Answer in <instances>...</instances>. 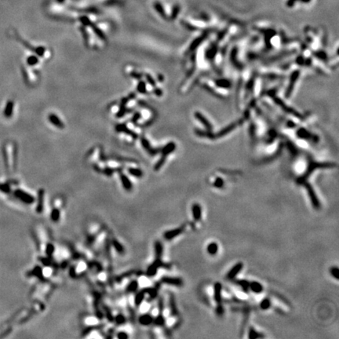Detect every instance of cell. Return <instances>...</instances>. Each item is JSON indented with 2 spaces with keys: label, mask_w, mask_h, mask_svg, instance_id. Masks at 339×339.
I'll return each instance as SVG.
<instances>
[{
  "label": "cell",
  "mask_w": 339,
  "mask_h": 339,
  "mask_svg": "<svg viewBox=\"0 0 339 339\" xmlns=\"http://www.w3.org/2000/svg\"><path fill=\"white\" fill-rule=\"evenodd\" d=\"M222 286L219 283H216L214 287V298L216 301V312L218 316H222L224 313V308L222 305Z\"/></svg>",
  "instance_id": "obj_1"
},
{
  "label": "cell",
  "mask_w": 339,
  "mask_h": 339,
  "mask_svg": "<svg viewBox=\"0 0 339 339\" xmlns=\"http://www.w3.org/2000/svg\"><path fill=\"white\" fill-rule=\"evenodd\" d=\"M305 185L306 189H307V191H308L310 200H311V203L312 204V206L314 207V208L317 210L319 209V208H320V204H319V200H318L316 195V193L314 192V189L312 188L311 185L307 184L306 182L305 183Z\"/></svg>",
  "instance_id": "obj_2"
},
{
  "label": "cell",
  "mask_w": 339,
  "mask_h": 339,
  "mask_svg": "<svg viewBox=\"0 0 339 339\" xmlns=\"http://www.w3.org/2000/svg\"><path fill=\"white\" fill-rule=\"evenodd\" d=\"M162 266H163V263L161 261L160 258H156V261H155L154 262H152V264H151L149 266V268H148V270H147V276L150 277L154 276L156 274V272H157L158 269H159L160 267H162Z\"/></svg>",
  "instance_id": "obj_3"
},
{
  "label": "cell",
  "mask_w": 339,
  "mask_h": 339,
  "mask_svg": "<svg viewBox=\"0 0 339 339\" xmlns=\"http://www.w3.org/2000/svg\"><path fill=\"white\" fill-rule=\"evenodd\" d=\"M162 283L165 284H168V285H171V286H176V287H181L183 285V281L182 279L180 278H175V277H163L161 279Z\"/></svg>",
  "instance_id": "obj_4"
},
{
  "label": "cell",
  "mask_w": 339,
  "mask_h": 339,
  "mask_svg": "<svg viewBox=\"0 0 339 339\" xmlns=\"http://www.w3.org/2000/svg\"><path fill=\"white\" fill-rule=\"evenodd\" d=\"M183 231H184V227H180V228H178V229H172V230H170V231L166 232V233H164V235H163V236H164V238H165L166 240H171L174 238H175V237L178 236L180 234H182V233H183Z\"/></svg>",
  "instance_id": "obj_5"
},
{
  "label": "cell",
  "mask_w": 339,
  "mask_h": 339,
  "mask_svg": "<svg viewBox=\"0 0 339 339\" xmlns=\"http://www.w3.org/2000/svg\"><path fill=\"white\" fill-rule=\"evenodd\" d=\"M243 267V263H241V262L237 263L236 265H235L231 269H230V271L227 273L226 278H227L228 279H233L236 276L237 274H238L239 272H240V271L242 270Z\"/></svg>",
  "instance_id": "obj_6"
},
{
  "label": "cell",
  "mask_w": 339,
  "mask_h": 339,
  "mask_svg": "<svg viewBox=\"0 0 339 339\" xmlns=\"http://www.w3.org/2000/svg\"><path fill=\"white\" fill-rule=\"evenodd\" d=\"M15 194H16V196H17L18 198H20V200H22L23 202H24V203H26V204H32V203L34 202L33 197L30 196L29 194H28V193L23 192V191L17 190V192L15 193Z\"/></svg>",
  "instance_id": "obj_7"
},
{
  "label": "cell",
  "mask_w": 339,
  "mask_h": 339,
  "mask_svg": "<svg viewBox=\"0 0 339 339\" xmlns=\"http://www.w3.org/2000/svg\"><path fill=\"white\" fill-rule=\"evenodd\" d=\"M153 320H154V317L150 314L143 313L138 318V322L143 326H149L153 323Z\"/></svg>",
  "instance_id": "obj_8"
},
{
  "label": "cell",
  "mask_w": 339,
  "mask_h": 339,
  "mask_svg": "<svg viewBox=\"0 0 339 339\" xmlns=\"http://www.w3.org/2000/svg\"><path fill=\"white\" fill-rule=\"evenodd\" d=\"M44 194L45 192L42 189H40L39 191V194H38V203H37V207H36V211L38 213H42V210H43V204H44Z\"/></svg>",
  "instance_id": "obj_9"
},
{
  "label": "cell",
  "mask_w": 339,
  "mask_h": 339,
  "mask_svg": "<svg viewBox=\"0 0 339 339\" xmlns=\"http://www.w3.org/2000/svg\"><path fill=\"white\" fill-rule=\"evenodd\" d=\"M49 121L52 123L53 125H54L56 127L59 129H63L64 128V123L61 121V119H59L58 116H57L54 114H50L48 116Z\"/></svg>",
  "instance_id": "obj_10"
},
{
  "label": "cell",
  "mask_w": 339,
  "mask_h": 339,
  "mask_svg": "<svg viewBox=\"0 0 339 339\" xmlns=\"http://www.w3.org/2000/svg\"><path fill=\"white\" fill-rule=\"evenodd\" d=\"M192 213L193 216L196 221H200L202 218V209L201 207L198 204H194L192 207Z\"/></svg>",
  "instance_id": "obj_11"
},
{
  "label": "cell",
  "mask_w": 339,
  "mask_h": 339,
  "mask_svg": "<svg viewBox=\"0 0 339 339\" xmlns=\"http://www.w3.org/2000/svg\"><path fill=\"white\" fill-rule=\"evenodd\" d=\"M249 289L251 290V291L256 294H259L263 291V287H262L261 284L258 282H256V281L250 283Z\"/></svg>",
  "instance_id": "obj_12"
},
{
  "label": "cell",
  "mask_w": 339,
  "mask_h": 339,
  "mask_svg": "<svg viewBox=\"0 0 339 339\" xmlns=\"http://www.w3.org/2000/svg\"><path fill=\"white\" fill-rule=\"evenodd\" d=\"M120 179H121L122 184H123V186L124 187L125 190L127 191L131 190V189H132V185H131V182H130V179L127 177V175H125L124 174H122L121 173V174H120Z\"/></svg>",
  "instance_id": "obj_13"
},
{
  "label": "cell",
  "mask_w": 339,
  "mask_h": 339,
  "mask_svg": "<svg viewBox=\"0 0 339 339\" xmlns=\"http://www.w3.org/2000/svg\"><path fill=\"white\" fill-rule=\"evenodd\" d=\"M87 268H88V265H87L86 262L83 261H80L78 262L76 266L75 267V272H76V274L84 272L87 269Z\"/></svg>",
  "instance_id": "obj_14"
},
{
  "label": "cell",
  "mask_w": 339,
  "mask_h": 339,
  "mask_svg": "<svg viewBox=\"0 0 339 339\" xmlns=\"http://www.w3.org/2000/svg\"><path fill=\"white\" fill-rule=\"evenodd\" d=\"M13 112V101H8V103L6 104V108H5V111H4V115H5L6 117L9 118L12 116Z\"/></svg>",
  "instance_id": "obj_15"
},
{
  "label": "cell",
  "mask_w": 339,
  "mask_h": 339,
  "mask_svg": "<svg viewBox=\"0 0 339 339\" xmlns=\"http://www.w3.org/2000/svg\"><path fill=\"white\" fill-rule=\"evenodd\" d=\"M60 218H61V212H60V210H59L58 208L54 207V208L52 210L51 214H50V218H51V220L53 221V222H57L59 220H60Z\"/></svg>",
  "instance_id": "obj_16"
},
{
  "label": "cell",
  "mask_w": 339,
  "mask_h": 339,
  "mask_svg": "<svg viewBox=\"0 0 339 339\" xmlns=\"http://www.w3.org/2000/svg\"><path fill=\"white\" fill-rule=\"evenodd\" d=\"M163 248L162 243L160 241H156V243H155V253H156V258H161L162 254H163Z\"/></svg>",
  "instance_id": "obj_17"
},
{
  "label": "cell",
  "mask_w": 339,
  "mask_h": 339,
  "mask_svg": "<svg viewBox=\"0 0 339 339\" xmlns=\"http://www.w3.org/2000/svg\"><path fill=\"white\" fill-rule=\"evenodd\" d=\"M85 324L89 326H94L98 323V319L94 316H86L84 319Z\"/></svg>",
  "instance_id": "obj_18"
},
{
  "label": "cell",
  "mask_w": 339,
  "mask_h": 339,
  "mask_svg": "<svg viewBox=\"0 0 339 339\" xmlns=\"http://www.w3.org/2000/svg\"><path fill=\"white\" fill-rule=\"evenodd\" d=\"M207 252L211 255H215L218 251V246L216 243L212 242L207 246Z\"/></svg>",
  "instance_id": "obj_19"
},
{
  "label": "cell",
  "mask_w": 339,
  "mask_h": 339,
  "mask_svg": "<svg viewBox=\"0 0 339 339\" xmlns=\"http://www.w3.org/2000/svg\"><path fill=\"white\" fill-rule=\"evenodd\" d=\"M145 290H142V291L139 292L138 294L136 295L135 298H134V302L137 306L139 305L145 299Z\"/></svg>",
  "instance_id": "obj_20"
},
{
  "label": "cell",
  "mask_w": 339,
  "mask_h": 339,
  "mask_svg": "<svg viewBox=\"0 0 339 339\" xmlns=\"http://www.w3.org/2000/svg\"><path fill=\"white\" fill-rule=\"evenodd\" d=\"M139 305H140L139 310L141 313H145L146 312H148L149 309H150V305H149V301H143Z\"/></svg>",
  "instance_id": "obj_21"
},
{
  "label": "cell",
  "mask_w": 339,
  "mask_h": 339,
  "mask_svg": "<svg viewBox=\"0 0 339 339\" xmlns=\"http://www.w3.org/2000/svg\"><path fill=\"white\" fill-rule=\"evenodd\" d=\"M149 278H148L147 276H140L139 279L138 280V286L143 287L148 286V285H149Z\"/></svg>",
  "instance_id": "obj_22"
},
{
  "label": "cell",
  "mask_w": 339,
  "mask_h": 339,
  "mask_svg": "<svg viewBox=\"0 0 339 339\" xmlns=\"http://www.w3.org/2000/svg\"><path fill=\"white\" fill-rule=\"evenodd\" d=\"M128 171L131 175L136 177V178H141V177L142 176V174H142V171H141L140 169L129 168Z\"/></svg>",
  "instance_id": "obj_23"
},
{
  "label": "cell",
  "mask_w": 339,
  "mask_h": 339,
  "mask_svg": "<svg viewBox=\"0 0 339 339\" xmlns=\"http://www.w3.org/2000/svg\"><path fill=\"white\" fill-rule=\"evenodd\" d=\"M42 276L43 277L51 276L52 273H53V268H52L51 266L46 265L43 269H42Z\"/></svg>",
  "instance_id": "obj_24"
},
{
  "label": "cell",
  "mask_w": 339,
  "mask_h": 339,
  "mask_svg": "<svg viewBox=\"0 0 339 339\" xmlns=\"http://www.w3.org/2000/svg\"><path fill=\"white\" fill-rule=\"evenodd\" d=\"M138 281H133V282L130 283L127 285V290L128 292H134L136 290L138 289Z\"/></svg>",
  "instance_id": "obj_25"
},
{
  "label": "cell",
  "mask_w": 339,
  "mask_h": 339,
  "mask_svg": "<svg viewBox=\"0 0 339 339\" xmlns=\"http://www.w3.org/2000/svg\"><path fill=\"white\" fill-rule=\"evenodd\" d=\"M54 250H55L54 249V246H53L52 243H48L46 245V247H45L46 254L49 257L53 255V254L54 253Z\"/></svg>",
  "instance_id": "obj_26"
},
{
  "label": "cell",
  "mask_w": 339,
  "mask_h": 339,
  "mask_svg": "<svg viewBox=\"0 0 339 339\" xmlns=\"http://www.w3.org/2000/svg\"><path fill=\"white\" fill-rule=\"evenodd\" d=\"M270 306H271V301H270L269 299H268V298L263 299V300L261 301V304H260L261 308V309H264V310L269 309V308H270Z\"/></svg>",
  "instance_id": "obj_27"
},
{
  "label": "cell",
  "mask_w": 339,
  "mask_h": 339,
  "mask_svg": "<svg viewBox=\"0 0 339 339\" xmlns=\"http://www.w3.org/2000/svg\"><path fill=\"white\" fill-rule=\"evenodd\" d=\"M237 284H238V285H240V286L243 288V290L244 291L247 292L248 290H250L249 289L250 283L248 282V281H246V280L237 281Z\"/></svg>",
  "instance_id": "obj_28"
},
{
  "label": "cell",
  "mask_w": 339,
  "mask_h": 339,
  "mask_svg": "<svg viewBox=\"0 0 339 339\" xmlns=\"http://www.w3.org/2000/svg\"><path fill=\"white\" fill-rule=\"evenodd\" d=\"M112 244H113V247H115V249L117 251V252H119V254H123V251H124V250H123V246L119 243L117 240H112Z\"/></svg>",
  "instance_id": "obj_29"
},
{
  "label": "cell",
  "mask_w": 339,
  "mask_h": 339,
  "mask_svg": "<svg viewBox=\"0 0 339 339\" xmlns=\"http://www.w3.org/2000/svg\"><path fill=\"white\" fill-rule=\"evenodd\" d=\"M27 61H28V64H29L30 66H34V65L38 64L39 59H38L37 57H35V56H30L28 58V60H27Z\"/></svg>",
  "instance_id": "obj_30"
},
{
  "label": "cell",
  "mask_w": 339,
  "mask_h": 339,
  "mask_svg": "<svg viewBox=\"0 0 339 339\" xmlns=\"http://www.w3.org/2000/svg\"><path fill=\"white\" fill-rule=\"evenodd\" d=\"M115 321H116L118 325H121L123 324L126 322V319H125L124 316H123L122 314H119L115 318Z\"/></svg>",
  "instance_id": "obj_31"
},
{
  "label": "cell",
  "mask_w": 339,
  "mask_h": 339,
  "mask_svg": "<svg viewBox=\"0 0 339 339\" xmlns=\"http://www.w3.org/2000/svg\"><path fill=\"white\" fill-rule=\"evenodd\" d=\"M330 274H331L332 276L334 277V278H335L336 279H339V270H338V268H337V267H332V268H330Z\"/></svg>",
  "instance_id": "obj_32"
},
{
  "label": "cell",
  "mask_w": 339,
  "mask_h": 339,
  "mask_svg": "<svg viewBox=\"0 0 339 339\" xmlns=\"http://www.w3.org/2000/svg\"><path fill=\"white\" fill-rule=\"evenodd\" d=\"M261 337V336L259 335V334L257 333L253 327H251V329H250V331H249L250 338H257V337Z\"/></svg>",
  "instance_id": "obj_33"
},
{
  "label": "cell",
  "mask_w": 339,
  "mask_h": 339,
  "mask_svg": "<svg viewBox=\"0 0 339 339\" xmlns=\"http://www.w3.org/2000/svg\"><path fill=\"white\" fill-rule=\"evenodd\" d=\"M63 205V203H62V199L61 198H57L55 200H54V202H53V206H54V207H56V208H60L61 207H62Z\"/></svg>",
  "instance_id": "obj_34"
},
{
  "label": "cell",
  "mask_w": 339,
  "mask_h": 339,
  "mask_svg": "<svg viewBox=\"0 0 339 339\" xmlns=\"http://www.w3.org/2000/svg\"><path fill=\"white\" fill-rule=\"evenodd\" d=\"M97 277H98L100 281H101V282H105L107 279L106 272H100L99 274H98V276Z\"/></svg>",
  "instance_id": "obj_35"
},
{
  "label": "cell",
  "mask_w": 339,
  "mask_h": 339,
  "mask_svg": "<svg viewBox=\"0 0 339 339\" xmlns=\"http://www.w3.org/2000/svg\"><path fill=\"white\" fill-rule=\"evenodd\" d=\"M138 90L140 93H145V84L143 82L139 83V84L138 85Z\"/></svg>",
  "instance_id": "obj_36"
},
{
  "label": "cell",
  "mask_w": 339,
  "mask_h": 339,
  "mask_svg": "<svg viewBox=\"0 0 339 339\" xmlns=\"http://www.w3.org/2000/svg\"><path fill=\"white\" fill-rule=\"evenodd\" d=\"M223 184H224L223 180H222V178H218V179L215 181L214 185H215V187H217V188H221V187H222Z\"/></svg>",
  "instance_id": "obj_37"
},
{
  "label": "cell",
  "mask_w": 339,
  "mask_h": 339,
  "mask_svg": "<svg viewBox=\"0 0 339 339\" xmlns=\"http://www.w3.org/2000/svg\"><path fill=\"white\" fill-rule=\"evenodd\" d=\"M117 337H119V338H127V337H129V335L127 334V332H119V333H118L117 334Z\"/></svg>",
  "instance_id": "obj_38"
}]
</instances>
